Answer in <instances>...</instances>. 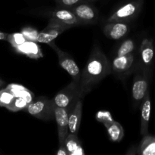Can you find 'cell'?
I'll use <instances>...</instances> for the list:
<instances>
[{
    "mask_svg": "<svg viewBox=\"0 0 155 155\" xmlns=\"http://www.w3.org/2000/svg\"><path fill=\"white\" fill-rule=\"evenodd\" d=\"M112 72L111 63L98 45H94L89 58L82 71L80 96L84 98L99 82Z\"/></svg>",
    "mask_w": 155,
    "mask_h": 155,
    "instance_id": "6da1fadb",
    "label": "cell"
},
{
    "mask_svg": "<svg viewBox=\"0 0 155 155\" xmlns=\"http://www.w3.org/2000/svg\"><path fill=\"white\" fill-rule=\"evenodd\" d=\"M151 76L152 73L142 69L139 65L136 70V75L132 87V98L133 107L135 108L142 104V100L145 98L147 92L149 91Z\"/></svg>",
    "mask_w": 155,
    "mask_h": 155,
    "instance_id": "7a4b0ae2",
    "label": "cell"
},
{
    "mask_svg": "<svg viewBox=\"0 0 155 155\" xmlns=\"http://www.w3.org/2000/svg\"><path fill=\"white\" fill-rule=\"evenodd\" d=\"M54 106L52 99L39 97L27 105L26 110L32 116L42 120H51L54 117Z\"/></svg>",
    "mask_w": 155,
    "mask_h": 155,
    "instance_id": "3957f363",
    "label": "cell"
},
{
    "mask_svg": "<svg viewBox=\"0 0 155 155\" xmlns=\"http://www.w3.org/2000/svg\"><path fill=\"white\" fill-rule=\"evenodd\" d=\"M80 98H82L80 96V84L72 80L66 87L56 94L52 98V101L55 107L70 110Z\"/></svg>",
    "mask_w": 155,
    "mask_h": 155,
    "instance_id": "277c9868",
    "label": "cell"
},
{
    "mask_svg": "<svg viewBox=\"0 0 155 155\" xmlns=\"http://www.w3.org/2000/svg\"><path fill=\"white\" fill-rule=\"evenodd\" d=\"M139 65V58L134 52L122 56H115L111 62L112 72L119 78L127 77Z\"/></svg>",
    "mask_w": 155,
    "mask_h": 155,
    "instance_id": "5b68a950",
    "label": "cell"
},
{
    "mask_svg": "<svg viewBox=\"0 0 155 155\" xmlns=\"http://www.w3.org/2000/svg\"><path fill=\"white\" fill-rule=\"evenodd\" d=\"M144 0H132L120 6L107 19L111 21H127L136 18L142 11Z\"/></svg>",
    "mask_w": 155,
    "mask_h": 155,
    "instance_id": "8992f818",
    "label": "cell"
},
{
    "mask_svg": "<svg viewBox=\"0 0 155 155\" xmlns=\"http://www.w3.org/2000/svg\"><path fill=\"white\" fill-rule=\"evenodd\" d=\"M48 45L51 48H53L54 51L56 52V54H57L60 66L66 72H68V74L72 78V80L77 82V83L80 84L82 72L80 71V68L78 67L77 64L76 63L75 61L74 60V58L71 57L68 53L62 51L60 48H58L56 45V44L54 43V42H50Z\"/></svg>",
    "mask_w": 155,
    "mask_h": 155,
    "instance_id": "52a82bcc",
    "label": "cell"
},
{
    "mask_svg": "<svg viewBox=\"0 0 155 155\" xmlns=\"http://www.w3.org/2000/svg\"><path fill=\"white\" fill-rule=\"evenodd\" d=\"M70 29L69 27L60 24L58 21L50 18L48 25L38 34L36 42L40 43L49 44L54 42V39L58 37L65 30Z\"/></svg>",
    "mask_w": 155,
    "mask_h": 155,
    "instance_id": "ba28073f",
    "label": "cell"
},
{
    "mask_svg": "<svg viewBox=\"0 0 155 155\" xmlns=\"http://www.w3.org/2000/svg\"><path fill=\"white\" fill-rule=\"evenodd\" d=\"M154 59V40L150 38H145L142 39L139 48V66L142 69L152 73Z\"/></svg>",
    "mask_w": 155,
    "mask_h": 155,
    "instance_id": "9c48e42d",
    "label": "cell"
},
{
    "mask_svg": "<svg viewBox=\"0 0 155 155\" xmlns=\"http://www.w3.org/2000/svg\"><path fill=\"white\" fill-rule=\"evenodd\" d=\"M71 10L75 14L82 25L93 24L97 23L98 18V12L92 5L83 2L71 8Z\"/></svg>",
    "mask_w": 155,
    "mask_h": 155,
    "instance_id": "30bf717a",
    "label": "cell"
},
{
    "mask_svg": "<svg viewBox=\"0 0 155 155\" xmlns=\"http://www.w3.org/2000/svg\"><path fill=\"white\" fill-rule=\"evenodd\" d=\"M50 18L58 21L60 24L68 26L70 28L75 26L82 25L71 8L59 5L52 11Z\"/></svg>",
    "mask_w": 155,
    "mask_h": 155,
    "instance_id": "8fae6325",
    "label": "cell"
},
{
    "mask_svg": "<svg viewBox=\"0 0 155 155\" xmlns=\"http://www.w3.org/2000/svg\"><path fill=\"white\" fill-rule=\"evenodd\" d=\"M68 112L69 110L63 107H54V119L58 127L59 145H64L65 139L69 133L68 125Z\"/></svg>",
    "mask_w": 155,
    "mask_h": 155,
    "instance_id": "7c38bea8",
    "label": "cell"
},
{
    "mask_svg": "<svg viewBox=\"0 0 155 155\" xmlns=\"http://www.w3.org/2000/svg\"><path fill=\"white\" fill-rule=\"evenodd\" d=\"M130 26L127 21H111L107 22L103 31L107 38L114 40L122 39L128 33Z\"/></svg>",
    "mask_w": 155,
    "mask_h": 155,
    "instance_id": "4fadbf2b",
    "label": "cell"
},
{
    "mask_svg": "<svg viewBox=\"0 0 155 155\" xmlns=\"http://www.w3.org/2000/svg\"><path fill=\"white\" fill-rule=\"evenodd\" d=\"M83 98H79L68 112V125L70 133L78 135L83 113Z\"/></svg>",
    "mask_w": 155,
    "mask_h": 155,
    "instance_id": "5bb4252c",
    "label": "cell"
},
{
    "mask_svg": "<svg viewBox=\"0 0 155 155\" xmlns=\"http://www.w3.org/2000/svg\"><path fill=\"white\" fill-rule=\"evenodd\" d=\"M151 112V101L150 92L148 91L141 104V126L140 133L142 136L148 134L150 117Z\"/></svg>",
    "mask_w": 155,
    "mask_h": 155,
    "instance_id": "9a60e30c",
    "label": "cell"
},
{
    "mask_svg": "<svg viewBox=\"0 0 155 155\" xmlns=\"http://www.w3.org/2000/svg\"><path fill=\"white\" fill-rule=\"evenodd\" d=\"M19 54H22L32 59H39L43 57L40 46L35 41L27 40L21 45L14 48Z\"/></svg>",
    "mask_w": 155,
    "mask_h": 155,
    "instance_id": "2e32d148",
    "label": "cell"
},
{
    "mask_svg": "<svg viewBox=\"0 0 155 155\" xmlns=\"http://www.w3.org/2000/svg\"><path fill=\"white\" fill-rule=\"evenodd\" d=\"M128 154L155 155V136L148 134L143 136L139 145L133 150L130 149Z\"/></svg>",
    "mask_w": 155,
    "mask_h": 155,
    "instance_id": "e0dca14e",
    "label": "cell"
},
{
    "mask_svg": "<svg viewBox=\"0 0 155 155\" xmlns=\"http://www.w3.org/2000/svg\"><path fill=\"white\" fill-rule=\"evenodd\" d=\"M64 145L66 147L69 155H83L86 154L77 135L68 133Z\"/></svg>",
    "mask_w": 155,
    "mask_h": 155,
    "instance_id": "ac0fdd59",
    "label": "cell"
},
{
    "mask_svg": "<svg viewBox=\"0 0 155 155\" xmlns=\"http://www.w3.org/2000/svg\"><path fill=\"white\" fill-rule=\"evenodd\" d=\"M107 129L108 137L112 142H120L124 136V130L122 125L117 121L114 120L113 122L104 125Z\"/></svg>",
    "mask_w": 155,
    "mask_h": 155,
    "instance_id": "d6986e66",
    "label": "cell"
},
{
    "mask_svg": "<svg viewBox=\"0 0 155 155\" xmlns=\"http://www.w3.org/2000/svg\"><path fill=\"white\" fill-rule=\"evenodd\" d=\"M136 48L135 41L132 39H127L120 45L116 51V56H122L134 52Z\"/></svg>",
    "mask_w": 155,
    "mask_h": 155,
    "instance_id": "ffe728a7",
    "label": "cell"
},
{
    "mask_svg": "<svg viewBox=\"0 0 155 155\" xmlns=\"http://www.w3.org/2000/svg\"><path fill=\"white\" fill-rule=\"evenodd\" d=\"M29 104H30V102H29L27 99L23 98V97L15 96L13 101L12 102V104L7 107V109H8L9 110H12V111L14 112L19 111V110H24V109L27 108V105H28Z\"/></svg>",
    "mask_w": 155,
    "mask_h": 155,
    "instance_id": "44dd1931",
    "label": "cell"
},
{
    "mask_svg": "<svg viewBox=\"0 0 155 155\" xmlns=\"http://www.w3.org/2000/svg\"><path fill=\"white\" fill-rule=\"evenodd\" d=\"M15 97V95L7 88L1 89L0 90V106L7 108L12 104Z\"/></svg>",
    "mask_w": 155,
    "mask_h": 155,
    "instance_id": "7402d4cb",
    "label": "cell"
},
{
    "mask_svg": "<svg viewBox=\"0 0 155 155\" xmlns=\"http://www.w3.org/2000/svg\"><path fill=\"white\" fill-rule=\"evenodd\" d=\"M7 41L12 45L13 48H15L26 42L27 39L21 32V33H14L8 35Z\"/></svg>",
    "mask_w": 155,
    "mask_h": 155,
    "instance_id": "603a6c76",
    "label": "cell"
},
{
    "mask_svg": "<svg viewBox=\"0 0 155 155\" xmlns=\"http://www.w3.org/2000/svg\"><path fill=\"white\" fill-rule=\"evenodd\" d=\"M95 118L98 122L102 123L104 125L114 121L111 114L107 110H99V111H98L95 114Z\"/></svg>",
    "mask_w": 155,
    "mask_h": 155,
    "instance_id": "cb8c5ba5",
    "label": "cell"
},
{
    "mask_svg": "<svg viewBox=\"0 0 155 155\" xmlns=\"http://www.w3.org/2000/svg\"><path fill=\"white\" fill-rule=\"evenodd\" d=\"M21 33H23L27 40L36 42V39H37L39 32H38V30L31 27H25L21 30Z\"/></svg>",
    "mask_w": 155,
    "mask_h": 155,
    "instance_id": "d4e9b609",
    "label": "cell"
},
{
    "mask_svg": "<svg viewBox=\"0 0 155 155\" xmlns=\"http://www.w3.org/2000/svg\"><path fill=\"white\" fill-rule=\"evenodd\" d=\"M54 1L59 6L71 8L77 5L85 2V0H54Z\"/></svg>",
    "mask_w": 155,
    "mask_h": 155,
    "instance_id": "484cf974",
    "label": "cell"
},
{
    "mask_svg": "<svg viewBox=\"0 0 155 155\" xmlns=\"http://www.w3.org/2000/svg\"><path fill=\"white\" fill-rule=\"evenodd\" d=\"M56 154H57V155H69L68 154V150H67L64 145H59L58 149V151Z\"/></svg>",
    "mask_w": 155,
    "mask_h": 155,
    "instance_id": "4316f807",
    "label": "cell"
},
{
    "mask_svg": "<svg viewBox=\"0 0 155 155\" xmlns=\"http://www.w3.org/2000/svg\"><path fill=\"white\" fill-rule=\"evenodd\" d=\"M8 35V33L0 31V40H7Z\"/></svg>",
    "mask_w": 155,
    "mask_h": 155,
    "instance_id": "83f0119b",
    "label": "cell"
},
{
    "mask_svg": "<svg viewBox=\"0 0 155 155\" xmlns=\"http://www.w3.org/2000/svg\"><path fill=\"white\" fill-rule=\"evenodd\" d=\"M4 83H5V82L3 81V80H2L1 79H0V87L3 86V85H4Z\"/></svg>",
    "mask_w": 155,
    "mask_h": 155,
    "instance_id": "f1b7e54d",
    "label": "cell"
}]
</instances>
